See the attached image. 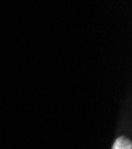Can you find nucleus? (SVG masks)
Segmentation results:
<instances>
[{"label":"nucleus","instance_id":"obj_1","mask_svg":"<svg viewBox=\"0 0 132 149\" xmlns=\"http://www.w3.org/2000/svg\"><path fill=\"white\" fill-rule=\"evenodd\" d=\"M112 149H132V143L125 137H119L114 141Z\"/></svg>","mask_w":132,"mask_h":149}]
</instances>
